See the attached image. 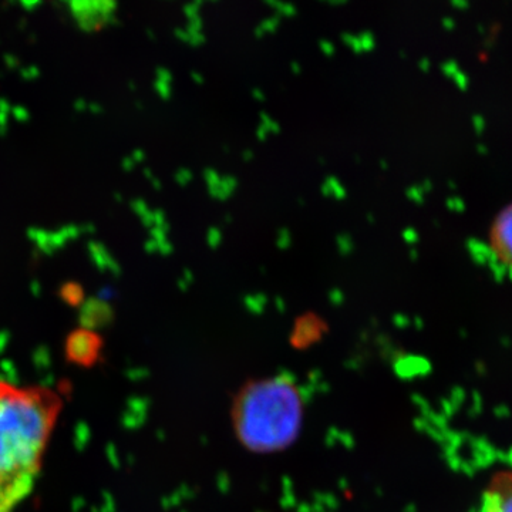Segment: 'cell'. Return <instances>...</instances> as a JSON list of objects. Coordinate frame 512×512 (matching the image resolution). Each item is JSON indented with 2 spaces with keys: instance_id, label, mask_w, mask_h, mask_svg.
<instances>
[{
  "instance_id": "obj_1",
  "label": "cell",
  "mask_w": 512,
  "mask_h": 512,
  "mask_svg": "<svg viewBox=\"0 0 512 512\" xmlns=\"http://www.w3.org/2000/svg\"><path fill=\"white\" fill-rule=\"evenodd\" d=\"M60 410L53 390L0 380V512L15 511L32 493Z\"/></svg>"
},
{
  "instance_id": "obj_2",
  "label": "cell",
  "mask_w": 512,
  "mask_h": 512,
  "mask_svg": "<svg viewBox=\"0 0 512 512\" xmlns=\"http://www.w3.org/2000/svg\"><path fill=\"white\" fill-rule=\"evenodd\" d=\"M229 417L242 447L254 454L281 453L301 436L305 400L289 377L252 379L239 387Z\"/></svg>"
},
{
  "instance_id": "obj_3",
  "label": "cell",
  "mask_w": 512,
  "mask_h": 512,
  "mask_svg": "<svg viewBox=\"0 0 512 512\" xmlns=\"http://www.w3.org/2000/svg\"><path fill=\"white\" fill-rule=\"evenodd\" d=\"M491 255L512 271V201L495 214L488 229Z\"/></svg>"
},
{
  "instance_id": "obj_4",
  "label": "cell",
  "mask_w": 512,
  "mask_h": 512,
  "mask_svg": "<svg viewBox=\"0 0 512 512\" xmlns=\"http://www.w3.org/2000/svg\"><path fill=\"white\" fill-rule=\"evenodd\" d=\"M67 6H69L77 25L84 32L99 30L109 23H114V18H116L117 3L107 2V0H103V2L77 0V2H70Z\"/></svg>"
},
{
  "instance_id": "obj_5",
  "label": "cell",
  "mask_w": 512,
  "mask_h": 512,
  "mask_svg": "<svg viewBox=\"0 0 512 512\" xmlns=\"http://www.w3.org/2000/svg\"><path fill=\"white\" fill-rule=\"evenodd\" d=\"M481 512H512V471L494 474L485 488Z\"/></svg>"
},
{
  "instance_id": "obj_6",
  "label": "cell",
  "mask_w": 512,
  "mask_h": 512,
  "mask_svg": "<svg viewBox=\"0 0 512 512\" xmlns=\"http://www.w3.org/2000/svg\"><path fill=\"white\" fill-rule=\"evenodd\" d=\"M101 349V340L90 329H79L67 339V356L77 365L90 366L96 362Z\"/></svg>"
},
{
  "instance_id": "obj_7",
  "label": "cell",
  "mask_w": 512,
  "mask_h": 512,
  "mask_svg": "<svg viewBox=\"0 0 512 512\" xmlns=\"http://www.w3.org/2000/svg\"><path fill=\"white\" fill-rule=\"evenodd\" d=\"M82 318L84 329L96 328V326L104 325L113 318V312L106 302L100 299H90L84 302L82 306Z\"/></svg>"
},
{
  "instance_id": "obj_8",
  "label": "cell",
  "mask_w": 512,
  "mask_h": 512,
  "mask_svg": "<svg viewBox=\"0 0 512 512\" xmlns=\"http://www.w3.org/2000/svg\"><path fill=\"white\" fill-rule=\"evenodd\" d=\"M87 249H89L90 258H92L94 265H96L100 271H110L116 275L120 274L121 268L119 262L110 254L106 245L101 244V242L90 241L89 245H87Z\"/></svg>"
},
{
  "instance_id": "obj_9",
  "label": "cell",
  "mask_w": 512,
  "mask_h": 512,
  "mask_svg": "<svg viewBox=\"0 0 512 512\" xmlns=\"http://www.w3.org/2000/svg\"><path fill=\"white\" fill-rule=\"evenodd\" d=\"M239 185V181L234 175H225V177L221 178V183L217 188H212V190H208L212 198L218 201H225L228 198L232 197L235 190H237Z\"/></svg>"
},
{
  "instance_id": "obj_10",
  "label": "cell",
  "mask_w": 512,
  "mask_h": 512,
  "mask_svg": "<svg viewBox=\"0 0 512 512\" xmlns=\"http://www.w3.org/2000/svg\"><path fill=\"white\" fill-rule=\"evenodd\" d=\"M320 191H322V194L325 195V197H333L335 200L339 201L345 200L346 195H348L346 188L343 187L342 183H340L336 177L326 178L325 183L320 187Z\"/></svg>"
},
{
  "instance_id": "obj_11",
  "label": "cell",
  "mask_w": 512,
  "mask_h": 512,
  "mask_svg": "<svg viewBox=\"0 0 512 512\" xmlns=\"http://www.w3.org/2000/svg\"><path fill=\"white\" fill-rule=\"evenodd\" d=\"M60 295L67 303L70 305H79V303L83 302V288L79 284H74V282H69L63 286L62 291H60Z\"/></svg>"
},
{
  "instance_id": "obj_12",
  "label": "cell",
  "mask_w": 512,
  "mask_h": 512,
  "mask_svg": "<svg viewBox=\"0 0 512 512\" xmlns=\"http://www.w3.org/2000/svg\"><path fill=\"white\" fill-rule=\"evenodd\" d=\"M281 25V19L279 16H272V18L265 19L264 22L259 23L254 30L256 39H261L266 33H275L276 29Z\"/></svg>"
},
{
  "instance_id": "obj_13",
  "label": "cell",
  "mask_w": 512,
  "mask_h": 512,
  "mask_svg": "<svg viewBox=\"0 0 512 512\" xmlns=\"http://www.w3.org/2000/svg\"><path fill=\"white\" fill-rule=\"evenodd\" d=\"M265 3L271 6L272 9H275L278 15L286 16V18L298 15V9L292 3L278 2V0H266Z\"/></svg>"
},
{
  "instance_id": "obj_14",
  "label": "cell",
  "mask_w": 512,
  "mask_h": 512,
  "mask_svg": "<svg viewBox=\"0 0 512 512\" xmlns=\"http://www.w3.org/2000/svg\"><path fill=\"white\" fill-rule=\"evenodd\" d=\"M336 244H338L339 254L342 256H348L355 251V242H353V238L349 234L338 235Z\"/></svg>"
},
{
  "instance_id": "obj_15",
  "label": "cell",
  "mask_w": 512,
  "mask_h": 512,
  "mask_svg": "<svg viewBox=\"0 0 512 512\" xmlns=\"http://www.w3.org/2000/svg\"><path fill=\"white\" fill-rule=\"evenodd\" d=\"M292 245V234L288 228H281L276 234V247L281 249V251H286V249L291 248Z\"/></svg>"
},
{
  "instance_id": "obj_16",
  "label": "cell",
  "mask_w": 512,
  "mask_h": 512,
  "mask_svg": "<svg viewBox=\"0 0 512 512\" xmlns=\"http://www.w3.org/2000/svg\"><path fill=\"white\" fill-rule=\"evenodd\" d=\"M363 52H372L376 49V37L372 32H362L359 36Z\"/></svg>"
},
{
  "instance_id": "obj_17",
  "label": "cell",
  "mask_w": 512,
  "mask_h": 512,
  "mask_svg": "<svg viewBox=\"0 0 512 512\" xmlns=\"http://www.w3.org/2000/svg\"><path fill=\"white\" fill-rule=\"evenodd\" d=\"M259 119H261V126H264L269 134L281 133V126L274 119H271L265 111L259 113Z\"/></svg>"
},
{
  "instance_id": "obj_18",
  "label": "cell",
  "mask_w": 512,
  "mask_h": 512,
  "mask_svg": "<svg viewBox=\"0 0 512 512\" xmlns=\"http://www.w3.org/2000/svg\"><path fill=\"white\" fill-rule=\"evenodd\" d=\"M222 242V232L220 228L211 227L207 232V244L211 249L220 248Z\"/></svg>"
},
{
  "instance_id": "obj_19",
  "label": "cell",
  "mask_w": 512,
  "mask_h": 512,
  "mask_svg": "<svg viewBox=\"0 0 512 512\" xmlns=\"http://www.w3.org/2000/svg\"><path fill=\"white\" fill-rule=\"evenodd\" d=\"M204 178L208 190H212V188H217L218 185H220L222 177L217 171L212 170V168H207V170H204Z\"/></svg>"
},
{
  "instance_id": "obj_20",
  "label": "cell",
  "mask_w": 512,
  "mask_h": 512,
  "mask_svg": "<svg viewBox=\"0 0 512 512\" xmlns=\"http://www.w3.org/2000/svg\"><path fill=\"white\" fill-rule=\"evenodd\" d=\"M154 89H156L158 96L163 100H170L171 96H173V89H171L170 83L161 82V80L156 79Z\"/></svg>"
},
{
  "instance_id": "obj_21",
  "label": "cell",
  "mask_w": 512,
  "mask_h": 512,
  "mask_svg": "<svg viewBox=\"0 0 512 512\" xmlns=\"http://www.w3.org/2000/svg\"><path fill=\"white\" fill-rule=\"evenodd\" d=\"M340 37H342L343 43H345L346 46H349L353 52L357 53V55H359V53H363L362 46H360L359 37L350 35V33H343V35Z\"/></svg>"
},
{
  "instance_id": "obj_22",
  "label": "cell",
  "mask_w": 512,
  "mask_h": 512,
  "mask_svg": "<svg viewBox=\"0 0 512 512\" xmlns=\"http://www.w3.org/2000/svg\"><path fill=\"white\" fill-rule=\"evenodd\" d=\"M174 178L178 184L185 187V185L190 184L191 181L194 180V174H192L190 170H187V168H181V170L175 173Z\"/></svg>"
},
{
  "instance_id": "obj_23",
  "label": "cell",
  "mask_w": 512,
  "mask_h": 512,
  "mask_svg": "<svg viewBox=\"0 0 512 512\" xmlns=\"http://www.w3.org/2000/svg\"><path fill=\"white\" fill-rule=\"evenodd\" d=\"M131 208L136 212L138 217L143 218L144 215H147L150 212V208H148L147 202L143 200H134L131 201Z\"/></svg>"
},
{
  "instance_id": "obj_24",
  "label": "cell",
  "mask_w": 512,
  "mask_h": 512,
  "mask_svg": "<svg viewBox=\"0 0 512 512\" xmlns=\"http://www.w3.org/2000/svg\"><path fill=\"white\" fill-rule=\"evenodd\" d=\"M202 5L201 0H197V2L187 3L184 6V13L188 19L195 18V16H200V6Z\"/></svg>"
},
{
  "instance_id": "obj_25",
  "label": "cell",
  "mask_w": 512,
  "mask_h": 512,
  "mask_svg": "<svg viewBox=\"0 0 512 512\" xmlns=\"http://www.w3.org/2000/svg\"><path fill=\"white\" fill-rule=\"evenodd\" d=\"M319 49L322 50L323 55L326 57H332L336 52L335 45L329 42V40H320Z\"/></svg>"
},
{
  "instance_id": "obj_26",
  "label": "cell",
  "mask_w": 512,
  "mask_h": 512,
  "mask_svg": "<svg viewBox=\"0 0 512 512\" xmlns=\"http://www.w3.org/2000/svg\"><path fill=\"white\" fill-rule=\"evenodd\" d=\"M10 113H12L13 117H15V119L19 121L29 120L30 117L29 111L22 106L12 107V111H10Z\"/></svg>"
},
{
  "instance_id": "obj_27",
  "label": "cell",
  "mask_w": 512,
  "mask_h": 512,
  "mask_svg": "<svg viewBox=\"0 0 512 512\" xmlns=\"http://www.w3.org/2000/svg\"><path fill=\"white\" fill-rule=\"evenodd\" d=\"M157 80H161V82L165 83H173V74L171 72H168L167 69H164V67H158L157 69Z\"/></svg>"
},
{
  "instance_id": "obj_28",
  "label": "cell",
  "mask_w": 512,
  "mask_h": 512,
  "mask_svg": "<svg viewBox=\"0 0 512 512\" xmlns=\"http://www.w3.org/2000/svg\"><path fill=\"white\" fill-rule=\"evenodd\" d=\"M22 76L25 77L26 80H35L36 77L39 76V69H37V67H28V69H23Z\"/></svg>"
},
{
  "instance_id": "obj_29",
  "label": "cell",
  "mask_w": 512,
  "mask_h": 512,
  "mask_svg": "<svg viewBox=\"0 0 512 512\" xmlns=\"http://www.w3.org/2000/svg\"><path fill=\"white\" fill-rule=\"evenodd\" d=\"M403 238L407 244H414V242L417 241L416 231H414L413 228H407L406 231L403 232Z\"/></svg>"
},
{
  "instance_id": "obj_30",
  "label": "cell",
  "mask_w": 512,
  "mask_h": 512,
  "mask_svg": "<svg viewBox=\"0 0 512 512\" xmlns=\"http://www.w3.org/2000/svg\"><path fill=\"white\" fill-rule=\"evenodd\" d=\"M174 247L170 242H164V244L158 245V254L161 255H170L173 254Z\"/></svg>"
},
{
  "instance_id": "obj_31",
  "label": "cell",
  "mask_w": 512,
  "mask_h": 512,
  "mask_svg": "<svg viewBox=\"0 0 512 512\" xmlns=\"http://www.w3.org/2000/svg\"><path fill=\"white\" fill-rule=\"evenodd\" d=\"M144 249H146L148 254H154V252H158V244L153 239H148L146 244H144Z\"/></svg>"
},
{
  "instance_id": "obj_32",
  "label": "cell",
  "mask_w": 512,
  "mask_h": 512,
  "mask_svg": "<svg viewBox=\"0 0 512 512\" xmlns=\"http://www.w3.org/2000/svg\"><path fill=\"white\" fill-rule=\"evenodd\" d=\"M268 130L264 126L259 124L258 130H256V137H258L259 141H265L266 137H268Z\"/></svg>"
},
{
  "instance_id": "obj_33",
  "label": "cell",
  "mask_w": 512,
  "mask_h": 512,
  "mask_svg": "<svg viewBox=\"0 0 512 512\" xmlns=\"http://www.w3.org/2000/svg\"><path fill=\"white\" fill-rule=\"evenodd\" d=\"M251 94L256 101H259V103H262V101L266 100L265 93L262 92L261 89H252Z\"/></svg>"
},
{
  "instance_id": "obj_34",
  "label": "cell",
  "mask_w": 512,
  "mask_h": 512,
  "mask_svg": "<svg viewBox=\"0 0 512 512\" xmlns=\"http://www.w3.org/2000/svg\"><path fill=\"white\" fill-rule=\"evenodd\" d=\"M131 158H133L134 163H141V161L146 160V154L143 150H136Z\"/></svg>"
},
{
  "instance_id": "obj_35",
  "label": "cell",
  "mask_w": 512,
  "mask_h": 512,
  "mask_svg": "<svg viewBox=\"0 0 512 512\" xmlns=\"http://www.w3.org/2000/svg\"><path fill=\"white\" fill-rule=\"evenodd\" d=\"M5 62L8 64V67H12V69H15V67L19 66V60L18 57L15 56H5Z\"/></svg>"
},
{
  "instance_id": "obj_36",
  "label": "cell",
  "mask_w": 512,
  "mask_h": 512,
  "mask_svg": "<svg viewBox=\"0 0 512 512\" xmlns=\"http://www.w3.org/2000/svg\"><path fill=\"white\" fill-rule=\"evenodd\" d=\"M123 167L124 170L130 171L133 170L134 167H136V163H134L133 158L131 157L124 158Z\"/></svg>"
},
{
  "instance_id": "obj_37",
  "label": "cell",
  "mask_w": 512,
  "mask_h": 512,
  "mask_svg": "<svg viewBox=\"0 0 512 512\" xmlns=\"http://www.w3.org/2000/svg\"><path fill=\"white\" fill-rule=\"evenodd\" d=\"M407 197L412 198V200L416 202H420L419 191H417L416 187L410 188L407 190Z\"/></svg>"
},
{
  "instance_id": "obj_38",
  "label": "cell",
  "mask_w": 512,
  "mask_h": 512,
  "mask_svg": "<svg viewBox=\"0 0 512 512\" xmlns=\"http://www.w3.org/2000/svg\"><path fill=\"white\" fill-rule=\"evenodd\" d=\"M191 79L194 80V82L197 84L205 83L204 76H202V74H200L198 72H191Z\"/></svg>"
},
{
  "instance_id": "obj_39",
  "label": "cell",
  "mask_w": 512,
  "mask_h": 512,
  "mask_svg": "<svg viewBox=\"0 0 512 512\" xmlns=\"http://www.w3.org/2000/svg\"><path fill=\"white\" fill-rule=\"evenodd\" d=\"M252 158H254V153H252L251 150H245L244 153H242V160H244L245 163L252 161Z\"/></svg>"
},
{
  "instance_id": "obj_40",
  "label": "cell",
  "mask_w": 512,
  "mask_h": 512,
  "mask_svg": "<svg viewBox=\"0 0 512 512\" xmlns=\"http://www.w3.org/2000/svg\"><path fill=\"white\" fill-rule=\"evenodd\" d=\"M291 69H292V73H295V74H299L302 72L301 64H299L298 62H292Z\"/></svg>"
},
{
  "instance_id": "obj_41",
  "label": "cell",
  "mask_w": 512,
  "mask_h": 512,
  "mask_svg": "<svg viewBox=\"0 0 512 512\" xmlns=\"http://www.w3.org/2000/svg\"><path fill=\"white\" fill-rule=\"evenodd\" d=\"M326 3H329V5H333V6L346 5V0H328V2H326Z\"/></svg>"
},
{
  "instance_id": "obj_42",
  "label": "cell",
  "mask_w": 512,
  "mask_h": 512,
  "mask_svg": "<svg viewBox=\"0 0 512 512\" xmlns=\"http://www.w3.org/2000/svg\"><path fill=\"white\" fill-rule=\"evenodd\" d=\"M151 184H153V187L156 188V190H161V181L157 180V178H151Z\"/></svg>"
},
{
  "instance_id": "obj_43",
  "label": "cell",
  "mask_w": 512,
  "mask_h": 512,
  "mask_svg": "<svg viewBox=\"0 0 512 512\" xmlns=\"http://www.w3.org/2000/svg\"><path fill=\"white\" fill-rule=\"evenodd\" d=\"M37 5H39V2H33V3L23 2L22 3L23 8H36Z\"/></svg>"
},
{
  "instance_id": "obj_44",
  "label": "cell",
  "mask_w": 512,
  "mask_h": 512,
  "mask_svg": "<svg viewBox=\"0 0 512 512\" xmlns=\"http://www.w3.org/2000/svg\"><path fill=\"white\" fill-rule=\"evenodd\" d=\"M366 220L370 222V224H375L376 218L373 214H367Z\"/></svg>"
},
{
  "instance_id": "obj_45",
  "label": "cell",
  "mask_w": 512,
  "mask_h": 512,
  "mask_svg": "<svg viewBox=\"0 0 512 512\" xmlns=\"http://www.w3.org/2000/svg\"><path fill=\"white\" fill-rule=\"evenodd\" d=\"M380 167H382L383 171H387V168H389V163H387L386 160H380Z\"/></svg>"
},
{
  "instance_id": "obj_46",
  "label": "cell",
  "mask_w": 512,
  "mask_h": 512,
  "mask_svg": "<svg viewBox=\"0 0 512 512\" xmlns=\"http://www.w3.org/2000/svg\"><path fill=\"white\" fill-rule=\"evenodd\" d=\"M184 276H185V278L188 279V281H192V274H191V271H188V269H185Z\"/></svg>"
},
{
  "instance_id": "obj_47",
  "label": "cell",
  "mask_w": 512,
  "mask_h": 512,
  "mask_svg": "<svg viewBox=\"0 0 512 512\" xmlns=\"http://www.w3.org/2000/svg\"><path fill=\"white\" fill-rule=\"evenodd\" d=\"M410 258H412V259L417 258L416 249H412V251H410Z\"/></svg>"
},
{
  "instance_id": "obj_48",
  "label": "cell",
  "mask_w": 512,
  "mask_h": 512,
  "mask_svg": "<svg viewBox=\"0 0 512 512\" xmlns=\"http://www.w3.org/2000/svg\"><path fill=\"white\" fill-rule=\"evenodd\" d=\"M224 221L227 222V224H228V222H232L231 215H229V214L225 215Z\"/></svg>"
},
{
  "instance_id": "obj_49",
  "label": "cell",
  "mask_w": 512,
  "mask_h": 512,
  "mask_svg": "<svg viewBox=\"0 0 512 512\" xmlns=\"http://www.w3.org/2000/svg\"><path fill=\"white\" fill-rule=\"evenodd\" d=\"M318 161H319V163H320V164H322V165H325V164H326V160H325V158H323V157H319V158H318Z\"/></svg>"
},
{
  "instance_id": "obj_50",
  "label": "cell",
  "mask_w": 512,
  "mask_h": 512,
  "mask_svg": "<svg viewBox=\"0 0 512 512\" xmlns=\"http://www.w3.org/2000/svg\"><path fill=\"white\" fill-rule=\"evenodd\" d=\"M400 56H402V59H406V53L400 52Z\"/></svg>"
},
{
  "instance_id": "obj_51",
  "label": "cell",
  "mask_w": 512,
  "mask_h": 512,
  "mask_svg": "<svg viewBox=\"0 0 512 512\" xmlns=\"http://www.w3.org/2000/svg\"><path fill=\"white\" fill-rule=\"evenodd\" d=\"M299 204H301V207H305V201L299 200Z\"/></svg>"
},
{
  "instance_id": "obj_52",
  "label": "cell",
  "mask_w": 512,
  "mask_h": 512,
  "mask_svg": "<svg viewBox=\"0 0 512 512\" xmlns=\"http://www.w3.org/2000/svg\"><path fill=\"white\" fill-rule=\"evenodd\" d=\"M224 153H229V147L228 146H224Z\"/></svg>"
},
{
  "instance_id": "obj_53",
  "label": "cell",
  "mask_w": 512,
  "mask_h": 512,
  "mask_svg": "<svg viewBox=\"0 0 512 512\" xmlns=\"http://www.w3.org/2000/svg\"><path fill=\"white\" fill-rule=\"evenodd\" d=\"M355 160H356V163H360V157L359 156H356Z\"/></svg>"
}]
</instances>
